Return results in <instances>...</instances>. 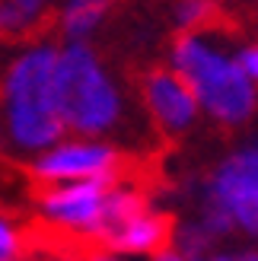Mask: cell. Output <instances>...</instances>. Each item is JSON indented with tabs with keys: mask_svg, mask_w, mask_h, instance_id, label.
<instances>
[{
	"mask_svg": "<svg viewBox=\"0 0 258 261\" xmlns=\"http://www.w3.org/2000/svg\"><path fill=\"white\" fill-rule=\"evenodd\" d=\"M211 198L229 214L236 226L258 236V147L233 153L217 169Z\"/></svg>",
	"mask_w": 258,
	"mask_h": 261,
	"instance_id": "4",
	"label": "cell"
},
{
	"mask_svg": "<svg viewBox=\"0 0 258 261\" xmlns=\"http://www.w3.org/2000/svg\"><path fill=\"white\" fill-rule=\"evenodd\" d=\"M144 99L150 115L166 130H185L198 115V99L185 83L182 73L175 70H153L144 76Z\"/></svg>",
	"mask_w": 258,
	"mask_h": 261,
	"instance_id": "6",
	"label": "cell"
},
{
	"mask_svg": "<svg viewBox=\"0 0 258 261\" xmlns=\"http://www.w3.org/2000/svg\"><path fill=\"white\" fill-rule=\"evenodd\" d=\"M106 4H99V0H80V4H70L67 10L61 13V29L64 35H70L73 42H80L83 35H89L102 22L106 16Z\"/></svg>",
	"mask_w": 258,
	"mask_h": 261,
	"instance_id": "10",
	"label": "cell"
},
{
	"mask_svg": "<svg viewBox=\"0 0 258 261\" xmlns=\"http://www.w3.org/2000/svg\"><path fill=\"white\" fill-rule=\"evenodd\" d=\"M0 261H22L19 255V236L0 220Z\"/></svg>",
	"mask_w": 258,
	"mask_h": 261,
	"instance_id": "14",
	"label": "cell"
},
{
	"mask_svg": "<svg viewBox=\"0 0 258 261\" xmlns=\"http://www.w3.org/2000/svg\"><path fill=\"white\" fill-rule=\"evenodd\" d=\"M214 16H217V7H211V4H178L175 7L178 25H185V32H195V35L204 25H211Z\"/></svg>",
	"mask_w": 258,
	"mask_h": 261,
	"instance_id": "12",
	"label": "cell"
},
{
	"mask_svg": "<svg viewBox=\"0 0 258 261\" xmlns=\"http://www.w3.org/2000/svg\"><path fill=\"white\" fill-rule=\"evenodd\" d=\"M236 64H239V70L246 73L252 83H258V45L242 48V55L236 58Z\"/></svg>",
	"mask_w": 258,
	"mask_h": 261,
	"instance_id": "15",
	"label": "cell"
},
{
	"mask_svg": "<svg viewBox=\"0 0 258 261\" xmlns=\"http://www.w3.org/2000/svg\"><path fill=\"white\" fill-rule=\"evenodd\" d=\"M89 261H115V258H99V255H93V258H89Z\"/></svg>",
	"mask_w": 258,
	"mask_h": 261,
	"instance_id": "19",
	"label": "cell"
},
{
	"mask_svg": "<svg viewBox=\"0 0 258 261\" xmlns=\"http://www.w3.org/2000/svg\"><path fill=\"white\" fill-rule=\"evenodd\" d=\"M175 73L185 76L198 106L211 112L214 118L226 124H239L255 112V89L252 80L239 70L236 61H229L217 48H211L195 32H182L172 45Z\"/></svg>",
	"mask_w": 258,
	"mask_h": 261,
	"instance_id": "3",
	"label": "cell"
},
{
	"mask_svg": "<svg viewBox=\"0 0 258 261\" xmlns=\"http://www.w3.org/2000/svg\"><path fill=\"white\" fill-rule=\"evenodd\" d=\"M55 64L58 51L51 45L29 48L25 55L7 67L4 76V102L13 140L25 150L51 147L64 124L55 109Z\"/></svg>",
	"mask_w": 258,
	"mask_h": 261,
	"instance_id": "2",
	"label": "cell"
},
{
	"mask_svg": "<svg viewBox=\"0 0 258 261\" xmlns=\"http://www.w3.org/2000/svg\"><path fill=\"white\" fill-rule=\"evenodd\" d=\"M109 185L102 181H73L67 188H55L42 198V211L48 220L64 226H80L83 232L96 223V217L102 211V201H106Z\"/></svg>",
	"mask_w": 258,
	"mask_h": 261,
	"instance_id": "7",
	"label": "cell"
},
{
	"mask_svg": "<svg viewBox=\"0 0 258 261\" xmlns=\"http://www.w3.org/2000/svg\"><path fill=\"white\" fill-rule=\"evenodd\" d=\"M55 109L61 124L76 134H106L124 115L118 86L96 61V51L83 42L58 51Z\"/></svg>",
	"mask_w": 258,
	"mask_h": 261,
	"instance_id": "1",
	"label": "cell"
},
{
	"mask_svg": "<svg viewBox=\"0 0 258 261\" xmlns=\"http://www.w3.org/2000/svg\"><path fill=\"white\" fill-rule=\"evenodd\" d=\"M51 22L45 4L35 0H7L0 4V35L4 38H32Z\"/></svg>",
	"mask_w": 258,
	"mask_h": 261,
	"instance_id": "9",
	"label": "cell"
},
{
	"mask_svg": "<svg viewBox=\"0 0 258 261\" xmlns=\"http://www.w3.org/2000/svg\"><path fill=\"white\" fill-rule=\"evenodd\" d=\"M175 236V223L169 214H140L137 220H131L118 236L109 242V249L118 252H163L169 239Z\"/></svg>",
	"mask_w": 258,
	"mask_h": 261,
	"instance_id": "8",
	"label": "cell"
},
{
	"mask_svg": "<svg viewBox=\"0 0 258 261\" xmlns=\"http://www.w3.org/2000/svg\"><path fill=\"white\" fill-rule=\"evenodd\" d=\"M198 226L208 232V236H226V232L233 229L236 223L229 220V214L211 198V191H208V198H204V214H201V223H198Z\"/></svg>",
	"mask_w": 258,
	"mask_h": 261,
	"instance_id": "13",
	"label": "cell"
},
{
	"mask_svg": "<svg viewBox=\"0 0 258 261\" xmlns=\"http://www.w3.org/2000/svg\"><path fill=\"white\" fill-rule=\"evenodd\" d=\"M175 252L182 255L185 261H195V258H204V252H208V245L214 242V236H208L201 226L195 223H185V226H178L175 229Z\"/></svg>",
	"mask_w": 258,
	"mask_h": 261,
	"instance_id": "11",
	"label": "cell"
},
{
	"mask_svg": "<svg viewBox=\"0 0 258 261\" xmlns=\"http://www.w3.org/2000/svg\"><path fill=\"white\" fill-rule=\"evenodd\" d=\"M153 261H185V258L178 255L175 249H163V252H157V255H153Z\"/></svg>",
	"mask_w": 258,
	"mask_h": 261,
	"instance_id": "16",
	"label": "cell"
},
{
	"mask_svg": "<svg viewBox=\"0 0 258 261\" xmlns=\"http://www.w3.org/2000/svg\"><path fill=\"white\" fill-rule=\"evenodd\" d=\"M233 261H258V255H252V252H246V255H239V258H233Z\"/></svg>",
	"mask_w": 258,
	"mask_h": 261,
	"instance_id": "18",
	"label": "cell"
},
{
	"mask_svg": "<svg viewBox=\"0 0 258 261\" xmlns=\"http://www.w3.org/2000/svg\"><path fill=\"white\" fill-rule=\"evenodd\" d=\"M32 172L42 178H70V181H102L115 188L121 175V156L102 143H67L45 153L32 163Z\"/></svg>",
	"mask_w": 258,
	"mask_h": 261,
	"instance_id": "5",
	"label": "cell"
},
{
	"mask_svg": "<svg viewBox=\"0 0 258 261\" xmlns=\"http://www.w3.org/2000/svg\"><path fill=\"white\" fill-rule=\"evenodd\" d=\"M195 261H233L229 255H217V258H195Z\"/></svg>",
	"mask_w": 258,
	"mask_h": 261,
	"instance_id": "17",
	"label": "cell"
}]
</instances>
